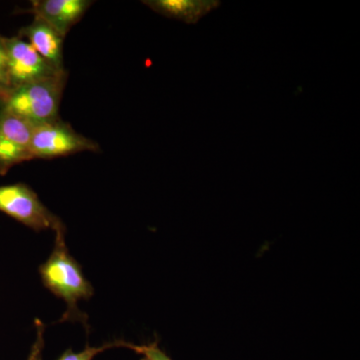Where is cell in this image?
I'll return each instance as SVG.
<instances>
[{"label": "cell", "instance_id": "obj_11", "mask_svg": "<svg viewBox=\"0 0 360 360\" xmlns=\"http://www.w3.org/2000/svg\"><path fill=\"white\" fill-rule=\"evenodd\" d=\"M134 350L137 354L141 355V360H172L160 347L158 340L153 341L148 345H136L134 343L127 342V347Z\"/></svg>", "mask_w": 360, "mask_h": 360}, {"label": "cell", "instance_id": "obj_6", "mask_svg": "<svg viewBox=\"0 0 360 360\" xmlns=\"http://www.w3.org/2000/svg\"><path fill=\"white\" fill-rule=\"evenodd\" d=\"M34 124L13 113L0 111V175L14 165L32 160L30 141Z\"/></svg>", "mask_w": 360, "mask_h": 360}, {"label": "cell", "instance_id": "obj_7", "mask_svg": "<svg viewBox=\"0 0 360 360\" xmlns=\"http://www.w3.org/2000/svg\"><path fill=\"white\" fill-rule=\"evenodd\" d=\"M92 4L89 0H34L28 13L49 23L65 39Z\"/></svg>", "mask_w": 360, "mask_h": 360}, {"label": "cell", "instance_id": "obj_12", "mask_svg": "<svg viewBox=\"0 0 360 360\" xmlns=\"http://www.w3.org/2000/svg\"><path fill=\"white\" fill-rule=\"evenodd\" d=\"M4 37L0 35V104L8 97L11 92L9 82L8 71H7V58Z\"/></svg>", "mask_w": 360, "mask_h": 360}, {"label": "cell", "instance_id": "obj_3", "mask_svg": "<svg viewBox=\"0 0 360 360\" xmlns=\"http://www.w3.org/2000/svg\"><path fill=\"white\" fill-rule=\"evenodd\" d=\"M0 212L35 231H56L65 226L25 184L0 186Z\"/></svg>", "mask_w": 360, "mask_h": 360}, {"label": "cell", "instance_id": "obj_9", "mask_svg": "<svg viewBox=\"0 0 360 360\" xmlns=\"http://www.w3.org/2000/svg\"><path fill=\"white\" fill-rule=\"evenodd\" d=\"M142 4L156 13L188 25H196L200 18L220 6L219 0H144Z\"/></svg>", "mask_w": 360, "mask_h": 360}, {"label": "cell", "instance_id": "obj_13", "mask_svg": "<svg viewBox=\"0 0 360 360\" xmlns=\"http://www.w3.org/2000/svg\"><path fill=\"white\" fill-rule=\"evenodd\" d=\"M34 323L37 338L33 342L27 360H44V324L39 319H35Z\"/></svg>", "mask_w": 360, "mask_h": 360}, {"label": "cell", "instance_id": "obj_4", "mask_svg": "<svg viewBox=\"0 0 360 360\" xmlns=\"http://www.w3.org/2000/svg\"><path fill=\"white\" fill-rule=\"evenodd\" d=\"M84 151L97 153L99 146L92 139L78 134L60 118L33 127L30 141L32 160H52Z\"/></svg>", "mask_w": 360, "mask_h": 360}, {"label": "cell", "instance_id": "obj_10", "mask_svg": "<svg viewBox=\"0 0 360 360\" xmlns=\"http://www.w3.org/2000/svg\"><path fill=\"white\" fill-rule=\"evenodd\" d=\"M127 341L115 340L104 343L101 347H89L87 345L82 352H75L71 349L65 350L58 360H94L97 354L115 347H127Z\"/></svg>", "mask_w": 360, "mask_h": 360}, {"label": "cell", "instance_id": "obj_8", "mask_svg": "<svg viewBox=\"0 0 360 360\" xmlns=\"http://www.w3.org/2000/svg\"><path fill=\"white\" fill-rule=\"evenodd\" d=\"M18 37L27 39L35 51L49 61L59 71H65L63 65V40L65 37L59 34L49 23L39 18H34L30 25L21 28Z\"/></svg>", "mask_w": 360, "mask_h": 360}, {"label": "cell", "instance_id": "obj_2", "mask_svg": "<svg viewBox=\"0 0 360 360\" xmlns=\"http://www.w3.org/2000/svg\"><path fill=\"white\" fill-rule=\"evenodd\" d=\"M68 72L18 87L0 104V111L13 113L32 124L59 120V106Z\"/></svg>", "mask_w": 360, "mask_h": 360}, {"label": "cell", "instance_id": "obj_1", "mask_svg": "<svg viewBox=\"0 0 360 360\" xmlns=\"http://www.w3.org/2000/svg\"><path fill=\"white\" fill-rule=\"evenodd\" d=\"M54 232L53 250L46 262L39 266L42 283L56 297L65 302V314L58 322H82L89 333V317L80 311L78 302L89 300L94 295V288L85 277L82 266L68 250L65 243L66 227Z\"/></svg>", "mask_w": 360, "mask_h": 360}, {"label": "cell", "instance_id": "obj_5", "mask_svg": "<svg viewBox=\"0 0 360 360\" xmlns=\"http://www.w3.org/2000/svg\"><path fill=\"white\" fill-rule=\"evenodd\" d=\"M4 42L11 91L22 85L66 72L56 70L20 37H4Z\"/></svg>", "mask_w": 360, "mask_h": 360}]
</instances>
